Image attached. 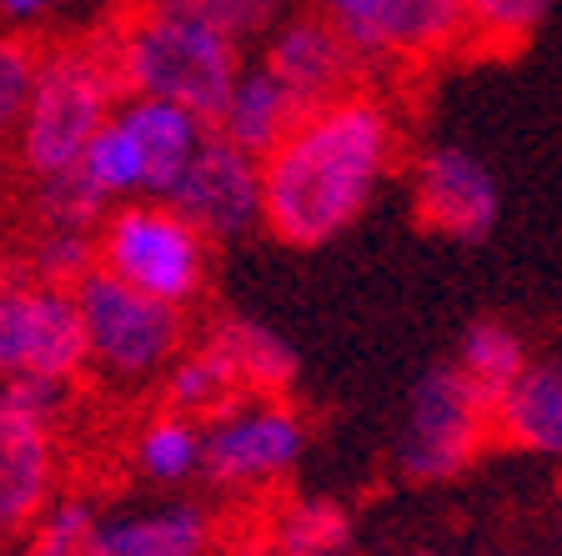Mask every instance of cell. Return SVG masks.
<instances>
[{
    "mask_svg": "<svg viewBox=\"0 0 562 556\" xmlns=\"http://www.w3.org/2000/svg\"><path fill=\"white\" fill-rule=\"evenodd\" d=\"M402 156V121L376 91L306 105L261 156V231L312 251L347 236L376 206Z\"/></svg>",
    "mask_w": 562,
    "mask_h": 556,
    "instance_id": "6da1fadb",
    "label": "cell"
},
{
    "mask_svg": "<svg viewBox=\"0 0 562 556\" xmlns=\"http://www.w3.org/2000/svg\"><path fill=\"white\" fill-rule=\"evenodd\" d=\"M95 35L116 66L121 91L171 101L201 121L222 111L236 70L246 66L241 46L187 0H126Z\"/></svg>",
    "mask_w": 562,
    "mask_h": 556,
    "instance_id": "7a4b0ae2",
    "label": "cell"
},
{
    "mask_svg": "<svg viewBox=\"0 0 562 556\" xmlns=\"http://www.w3.org/2000/svg\"><path fill=\"white\" fill-rule=\"evenodd\" d=\"M121 95L126 91H121L116 66L105 56L101 35H76V41L41 46V70H35L31 101H25L21 126L11 136L15 171L25 181L76 171L81 151L111 121Z\"/></svg>",
    "mask_w": 562,
    "mask_h": 556,
    "instance_id": "3957f363",
    "label": "cell"
},
{
    "mask_svg": "<svg viewBox=\"0 0 562 556\" xmlns=\"http://www.w3.org/2000/svg\"><path fill=\"white\" fill-rule=\"evenodd\" d=\"M95 271L187 311L211 281V241L166 201H121L95 226Z\"/></svg>",
    "mask_w": 562,
    "mask_h": 556,
    "instance_id": "277c9868",
    "label": "cell"
},
{
    "mask_svg": "<svg viewBox=\"0 0 562 556\" xmlns=\"http://www.w3.org/2000/svg\"><path fill=\"white\" fill-rule=\"evenodd\" d=\"M76 311H81L86 366L111 386L161 382V371L187 351V311L181 306L140 296L105 271L76 281Z\"/></svg>",
    "mask_w": 562,
    "mask_h": 556,
    "instance_id": "5b68a950",
    "label": "cell"
},
{
    "mask_svg": "<svg viewBox=\"0 0 562 556\" xmlns=\"http://www.w3.org/2000/svg\"><path fill=\"white\" fill-rule=\"evenodd\" d=\"M86 371L76 291L0 261V386H76Z\"/></svg>",
    "mask_w": 562,
    "mask_h": 556,
    "instance_id": "8992f818",
    "label": "cell"
},
{
    "mask_svg": "<svg viewBox=\"0 0 562 556\" xmlns=\"http://www.w3.org/2000/svg\"><path fill=\"white\" fill-rule=\"evenodd\" d=\"M66 401L70 386H0V542L25 536L56 501Z\"/></svg>",
    "mask_w": 562,
    "mask_h": 556,
    "instance_id": "52a82bcc",
    "label": "cell"
},
{
    "mask_svg": "<svg viewBox=\"0 0 562 556\" xmlns=\"http://www.w3.org/2000/svg\"><path fill=\"white\" fill-rule=\"evenodd\" d=\"M492 446V401L457 366H432L412 386L397 466L407 481H452Z\"/></svg>",
    "mask_w": 562,
    "mask_h": 556,
    "instance_id": "ba28073f",
    "label": "cell"
},
{
    "mask_svg": "<svg viewBox=\"0 0 562 556\" xmlns=\"http://www.w3.org/2000/svg\"><path fill=\"white\" fill-rule=\"evenodd\" d=\"M312 421L292 396H241L232 411L206 421V472L211 487L222 491H261L292 476L306 456Z\"/></svg>",
    "mask_w": 562,
    "mask_h": 556,
    "instance_id": "9c48e42d",
    "label": "cell"
},
{
    "mask_svg": "<svg viewBox=\"0 0 562 556\" xmlns=\"http://www.w3.org/2000/svg\"><path fill=\"white\" fill-rule=\"evenodd\" d=\"M362 66H422L468 41L457 0H306Z\"/></svg>",
    "mask_w": 562,
    "mask_h": 556,
    "instance_id": "30bf717a",
    "label": "cell"
},
{
    "mask_svg": "<svg viewBox=\"0 0 562 556\" xmlns=\"http://www.w3.org/2000/svg\"><path fill=\"white\" fill-rule=\"evenodd\" d=\"M412 206L432 236L447 241H482L503 216L497 171L468 146H427L412 161Z\"/></svg>",
    "mask_w": 562,
    "mask_h": 556,
    "instance_id": "8fae6325",
    "label": "cell"
},
{
    "mask_svg": "<svg viewBox=\"0 0 562 556\" xmlns=\"http://www.w3.org/2000/svg\"><path fill=\"white\" fill-rule=\"evenodd\" d=\"M166 206L181 211L211 246L236 241L261 226V161L211 131L181 181L166 191Z\"/></svg>",
    "mask_w": 562,
    "mask_h": 556,
    "instance_id": "7c38bea8",
    "label": "cell"
},
{
    "mask_svg": "<svg viewBox=\"0 0 562 556\" xmlns=\"http://www.w3.org/2000/svg\"><path fill=\"white\" fill-rule=\"evenodd\" d=\"M257 60L302 101V111L357 91V70H362V60L351 56V46L337 35V25L322 21L312 5L286 15V21L261 41Z\"/></svg>",
    "mask_w": 562,
    "mask_h": 556,
    "instance_id": "4fadbf2b",
    "label": "cell"
},
{
    "mask_svg": "<svg viewBox=\"0 0 562 556\" xmlns=\"http://www.w3.org/2000/svg\"><path fill=\"white\" fill-rule=\"evenodd\" d=\"M492 441L562 462V347L527 356L522 376L492 401Z\"/></svg>",
    "mask_w": 562,
    "mask_h": 556,
    "instance_id": "5bb4252c",
    "label": "cell"
},
{
    "mask_svg": "<svg viewBox=\"0 0 562 556\" xmlns=\"http://www.w3.org/2000/svg\"><path fill=\"white\" fill-rule=\"evenodd\" d=\"M116 126L131 136L146 171V201H166L181 171L191 166V156L201 151V140L211 136V121L191 116L171 101H151V95H121L116 101Z\"/></svg>",
    "mask_w": 562,
    "mask_h": 556,
    "instance_id": "9a60e30c",
    "label": "cell"
},
{
    "mask_svg": "<svg viewBox=\"0 0 562 556\" xmlns=\"http://www.w3.org/2000/svg\"><path fill=\"white\" fill-rule=\"evenodd\" d=\"M296 116H302V101H296V95L286 91L261 60H246V66L236 70V81H232V91H226L222 111L211 116V131H216L222 140H232L236 151H246V156H257L261 161V156L296 126Z\"/></svg>",
    "mask_w": 562,
    "mask_h": 556,
    "instance_id": "2e32d148",
    "label": "cell"
},
{
    "mask_svg": "<svg viewBox=\"0 0 562 556\" xmlns=\"http://www.w3.org/2000/svg\"><path fill=\"white\" fill-rule=\"evenodd\" d=\"M216 522L196 501H171L146 517H121L101 522L91 556H211Z\"/></svg>",
    "mask_w": 562,
    "mask_h": 556,
    "instance_id": "e0dca14e",
    "label": "cell"
},
{
    "mask_svg": "<svg viewBox=\"0 0 562 556\" xmlns=\"http://www.w3.org/2000/svg\"><path fill=\"white\" fill-rule=\"evenodd\" d=\"M206 341L226 356L246 396H292L296 386V351L286 337L251 316H216L206 326Z\"/></svg>",
    "mask_w": 562,
    "mask_h": 556,
    "instance_id": "ac0fdd59",
    "label": "cell"
},
{
    "mask_svg": "<svg viewBox=\"0 0 562 556\" xmlns=\"http://www.w3.org/2000/svg\"><path fill=\"white\" fill-rule=\"evenodd\" d=\"M161 406L166 411H181V417L191 421H216L222 411H232L236 401H241V382H236V371L226 366V356L216 347H211L206 337L196 341V347H187L181 356L171 361V366L161 371Z\"/></svg>",
    "mask_w": 562,
    "mask_h": 556,
    "instance_id": "d6986e66",
    "label": "cell"
},
{
    "mask_svg": "<svg viewBox=\"0 0 562 556\" xmlns=\"http://www.w3.org/2000/svg\"><path fill=\"white\" fill-rule=\"evenodd\" d=\"M201 456H206V427L166 406H156L131 436V462L156 487H181L201 476Z\"/></svg>",
    "mask_w": 562,
    "mask_h": 556,
    "instance_id": "ffe728a7",
    "label": "cell"
},
{
    "mask_svg": "<svg viewBox=\"0 0 562 556\" xmlns=\"http://www.w3.org/2000/svg\"><path fill=\"white\" fill-rule=\"evenodd\" d=\"M527 356H532V351H527V341H522L517 326L497 321V316H482V321H472L468 331H462L452 366L462 371L487 401H497V396L522 376Z\"/></svg>",
    "mask_w": 562,
    "mask_h": 556,
    "instance_id": "44dd1931",
    "label": "cell"
},
{
    "mask_svg": "<svg viewBox=\"0 0 562 556\" xmlns=\"http://www.w3.org/2000/svg\"><path fill=\"white\" fill-rule=\"evenodd\" d=\"M25 211H31L35 231H86V236H95V226H101V216L111 206H105L76 171H60V175H41V181H31Z\"/></svg>",
    "mask_w": 562,
    "mask_h": 556,
    "instance_id": "7402d4cb",
    "label": "cell"
},
{
    "mask_svg": "<svg viewBox=\"0 0 562 556\" xmlns=\"http://www.w3.org/2000/svg\"><path fill=\"white\" fill-rule=\"evenodd\" d=\"M462 31L477 50H517L548 21L552 0H457Z\"/></svg>",
    "mask_w": 562,
    "mask_h": 556,
    "instance_id": "603a6c76",
    "label": "cell"
},
{
    "mask_svg": "<svg viewBox=\"0 0 562 556\" xmlns=\"http://www.w3.org/2000/svg\"><path fill=\"white\" fill-rule=\"evenodd\" d=\"M347 511L327 497H306V501H292L281 507L277 517V546L271 552H292V556H341L347 552Z\"/></svg>",
    "mask_w": 562,
    "mask_h": 556,
    "instance_id": "cb8c5ba5",
    "label": "cell"
},
{
    "mask_svg": "<svg viewBox=\"0 0 562 556\" xmlns=\"http://www.w3.org/2000/svg\"><path fill=\"white\" fill-rule=\"evenodd\" d=\"M101 517L86 497H56L25 532V556H91Z\"/></svg>",
    "mask_w": 562,
    "mask_h": 556,
    "instance_id": "d4e9b609",
    "label": "cell"
},
{
    "mask_svg": "<svg viewBox=\"0 0 562 556\" xmlns=\"http://www.w3.org/2000/svg\"><path fill=\"white\" fill-rule=\"evenodd\" d=\"M21 261H25L31 276L76 291V281L95 271V236H86V231H35L31 226V241H25Z\"/></svg>",
    "mask_w": 562,
    "mask_h": 556,
    "instance_id": "484cf974",
    "label": "cell"
},
{
    "mask_svg": "<svg viewBox=\"0 0 562 556\" xmlns=\"http://www.w3.org/2000/svg\"><path fill=\"white\" fill-rule=\"evenodd\" d=\"M35 70H41V41L25 31L0 35V140H11L21 126V111L31 101Z\"/></svg>",
    "mask_w": 562,
    "mask_h": 556,
    "instance_id": "4316f807",
    "label": "cell"
},
{
    "mask_svg": "<svg viewBox=\"0 0 562 556\" xmlns=\"http://www.w3.org/2000/svg\"><path fill=\"white\" fill-rule=\"evenodd\" d=\"M191 11H201L222 35H232L236 46H251V41H267L286 15H292V0H187Z\"/></svg>",
    "mask_w": 562,
    "mask_h": 556,
    "instance_id": "83f0119b",
    "label": "cell"
},
{
    "mask_svg": "<svg viewBox=\"0 0 562 556\" xmlns=\"http://www.w3.org/2000/svg\"><path fill=\"white\" fill-rule=\"evenodd\" d=\"M56 5H66V0H0V21L11 25V31H21V25L46 21Z\"/></svg>",
    "mask_w": 562,
    "mask_h": 556,
    "instance_id": "f1b7e54d",
    "label": "cell"
},
{
    "mask_svg": "<svg viewBox=\"0 0 562 556\" xmlns=\"http://www.w3.org/2000/svg\"><path fill=\"white\" fill-rule=\"evenodd\" d=\"M11 171H15V156H11V146H5V140H0V185L11 181Z\"/></svg>",
    "mask_w": 562,
    "mask_h": 556,
    "instance_id": "f546056e",
    "label": "cell"
},
{
    "mask_svg": "<svg viewBox=\"0 0 562 556\" xmlns=\"http://www.w3.org/2000/svg\"><path fill=\"white\" fill-rule=\"evenodd\" d=\"M271 556H292V552H271Z\"/></svg>",
    "mask_w": 562,
    "mask_h": 556,
    "instance_id": "4dcf8cb0",
    "label": "cell"
}]
</instances>
